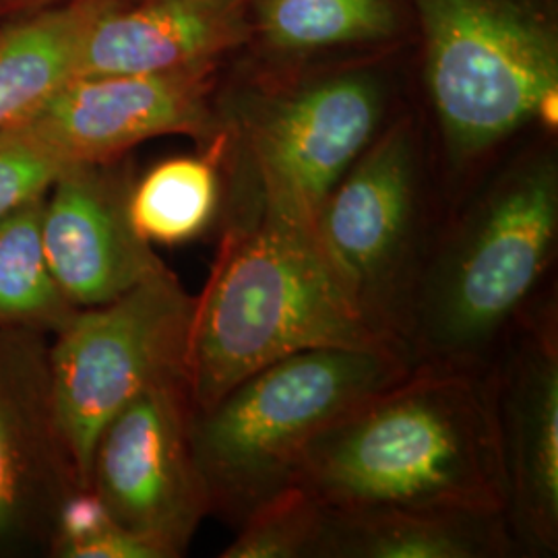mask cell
<instances>
[{
  "instance_id": "6da1fadb",
  "label": "cell",
  "mask_w": 558,
  "mask_h": 558,
  "mask_svg": "<svg viewBox=\"0 0 558 558\" xmlns=\"http://www.w3.org/2000/svg\"><path fill=\"white\" fill-rule=\"evenodd\" d=\"M294 486L333 509L507 505L493 380L486 371L414 364L327 426Z\"/></svg>"
},
{
  "instance_id": "7a4b0ae2",
  "label": "cell",
  "mask_w": 558,
  "mask_h": 558,
  "mask_svg": "<svg viewBox=\"0 0 558 558\" xmlns=\"http://www.w3.org/2000/svg\"><path fill=\"white\" fill-rule=\"evenodd\" d=\"M218 230L191 329L193 410L214 405L248 375L304 350L387 348L405 354L360 313L315 220L236 201L223 203Z\"/></svg>"
},
{
  "instance_id": "3957f363",
  "label": "cell",
  "mask_w": 558,
  "mask_h": 558,
  "mask_svg": "<svg viewBox=\"0 0 558 558\" xmlns=\"http://www.w3.org/2000/svg\"><path fill=\"white\" fill-rule=\"evenodd\" d=\"M476 182L445 209L420 271L401 331L412 364L486 371L555 283V147L536 145Z\"/></svg>"
},
{
  "instance_id": "277c9868",
  "label": "cell",
  "mask_w": 558,
  "mask_h": 558,
  "mask_svg": "<svg viewBox=\"0 0 558 558\" xmlns=\"http://www.w3.org/2000/svg\"><path fill=\"white\" fill-rule=\"evenodd\" d=\"M445 209L511 141L558 122V34L534 0H414Z\"/></svg>"
},
{
  "instance_id": "5b68a950",
  "label": "cell",
  "mask_w": 558,
  "mask_h": 558,
  "mask_svg": "<svg viewBox=\"0 0 558 558\" xmlns=\"http://www.w3.org/2000/svg\"><path fill=\"white\" fill-rule=\"evenodd\" d=\"M412 366L387 348L304 350L193 410L191 437L211 515L240 527L294 486L300 458L317 435Z\"/></svg>"
},
{
  "instance_id": "8992f818",
  "label": "cell",
  "mask_w": 558,
  "mask_h": 558,
  "mask_svg": "<svg viewBox=\"0 0 558 558\" xmlns=\"http://www.w3.org/2000/svg\"><path fill=\"white\" fill-rule=\"evenodd\" d=\"M398 114L389 83L368 71L260 80L218 96L228 135L223 203L255 201L315 220Z\"/></svg>"
},
{
  "instance_id": "52a82bcc",
  "label": "cell",
  "mask_w": 558,
  "mask_h": 558,
  "mask_svg": "<svg viewBox=\"0 0 558 558\" xmlns=\"http://www.w3.org/2000/svg\"><path fill=\"white\" fill-rule=\"evenodd\" d=\"M442 216L445 203L428 180L422 124L401 110L315 218L323 248L360 313L403 352L405 313Z\"/></svg>"
},
{
  "instance_id": "ba28073f",
  "label": "cell",
  "mask_w": 558,
  "mask_h": 558,
  "mask_svg": "<svg viewBox=\"0 0 558 558\" xmlns=\"http://www.w3.org/2000/svg\"><path fill=\"white\" fill-rule=\"evenodd\" d=\"M197 296L163 269L112 302L80 308L50 341L60 422L83 486L104 426L156 385L189 383Z\"/></svg>"
},
{
  "instance_id": "9c48e42d",
  "label": "cell",
  "mask_w": 558,
  "mask_h": 558,
  "mask_svg": "<svg viewBox=\"0 0 558 558\" xmlns=\"http://www.w3.org/2000/svg\"><path fill=\"white\" fill-rule=\"evenodd\" d=\"M191 424L189 383L156 385L104 426L92 453L87 486L120 527L160 558L184 557L211 515Z\"/></svg>"
},
{
  "instance_id": "30bf717a",
  "label": "cell",
  "mask_w": 558,
  "mask_h": 558,
  "mask_svg": "<svg viewBox=\"0 0 558 558\" xmlns=\"http://www.w3.org/2000/svg\"><path fill=\"white\" fill-rule=\"evenodd\" d=\"M493 380L505 515L519 557L558 555V299L550 283L500 345Z\"/></svg>"
},
{
  "instance_id": "8fae6325",
  "label": "cell",
  "mask_w": 558,
  "mask_h": 558,
  "mask_svg": "<svg viewBox=\"0 0 558 558\" xmlns=\"http://www.w3.org/2000/svg\"><path fill=\"white\" fill-rule=\"evenodd\" d=\"M218 69L220 62H207L161 73L75 77L9 129L64 166L119 160L166 135L203 145L221 131Z\"/></svg>"
},
{
  "instance_id": "7c38bea8",
  "label": "cell",
  "mask_w": 558,
  "mask_h": 558,
  "mask_svg": "<svg viewBox=\"0 0 558 558\" xmlns=\"http://www.w3.org/2000/svg\"><path fill=\"white\" fill-rule=\"evenodd\" d=\"M83 486L60 422L50 338L0 329V558L48 555L60 507Z\"/></svg>"
},
{
  "instance_id": "4fadbf2b",
  "label": "cell",
  "mask_w": 558,
  "mask_h": 558,
  "mask_svg": "<svg viewBox=\"0 0 558 558\" xmlns=\"http://www.w3.org/2000/svg\"><path fill=\"white\" fill-rule=\"evenodd\" d=\"M135 172L129 156L69 163L46 191L41 236L48 267L77 308L119 299L166 263L131 220Z\"/></svg>"
},
{
  "instance_id": "5bb4252c",
  "label": "cell",
  "mask_w": 558,
  "mask_h": 558,
  "mask_svg": "<svg viewBox=\"0 0 558 558\" xmlns=\"http://www.w3.org/2000/svg\"><path fill=\"white\" fill-rule=\"evenodd\" d=\"M255 0H135L104 11L83 38L77 77L161 73L221 57L253 36Z\"/></svg>"
},
{
  "instance_id": "9a60e30c",
  "label": "cell",
  "mask_w": 558,
  "mask_h": 558,
  "mask_svg": "<svg viewBox=\"0 0 558 558\" xmlns=\"http://www.w3.org/2000/svg\"><path fill=\"white\" fill-rule=\"evenodd\" d=\"M502 511L325 507L317 558H515Z\"/></svg>"
},
{
  "instance_id": "2e32d148",
  "label": "cell",
  "mask_w": 558,
  "mask_h": 558,
  "mask_svg": "<svg viewBox=\"0 0 558 558\" xmlns=\"http://www.w3.org/2000/svg\"><path fill=\"white\" fill-rule=\"evenodd\" d=\"M112 0H71L15 15L0 29V131L77 77L83 38Z\"/></svg>"
},
{
  "instance_id": "e0dca14e",
  "label": "cell",
  "mask_w": 558,
  "mask_h": 558,
  "mask_svg": "<svg viewBox=\"0 0 558 558\" xmlns=\"http://www.w3.org/2000/svg\"><path fill=\"white\" fill-rule=\"evenodd\" d=\"M199 147L193 156L158 161L143 177H135L131 220L149 244H186L218 228L226 195V131Z\"/></svg>"
},
{
  "instance_id": "ac0fdd59",
  "label": "cell",
  "mask_w": 558,
  "mask_h": 558,
  "mask_svg": "<svg viewBox=\"0 0 558 558\" xmlns=\"http://www.w3.org/2000/svg\"><path fill=\"white\" fill-rule=\"evenodd\" d=\"M46 193L0 218V329L57 336L80 311L52 276L41 236Z\"/></svg>"
},
{
  "instance_id": "d6986e66",
  "label": "cell",
  "mask_w": 558,
  "mask_h": 558,
  "mask_svg": "<svg viewBox=\"0 0 558 558\" xmlns=\"http://www.w3.org/2000/svg\"><path fill=\"white\" fill-rule=\"evenodd\" d=\"M251 25L279 59H304L327 48L389 40L399 21L391 0H255Z\"/></svg>"
},
{
  "instance_id": "ffe728a7",
  "label": "cell",
  "mask_w": 558,
  "mask_h": 558,
  "mask_svg": "<svg viewBox=\"0 0 558 558\" xmlns=\"http://www.w3.org/2000/svg\"><path fill=\"white\" fill-rule=\"evenodd\" d=\"M325 505L299 486L267 500L246 519L221 558H317Z\"/></svg>"
},
{
  "instance_id": "44dd1931",
  "label": "cell",
  "mask_w": 558,
  "mask_h": 558,
  "mask_svg": "<svg viewBox=\"0 0 558 558\" xmlns=\"http://www.w3.org/2000/svg\"><path fill=\"white\" fill-rule=\"evenodd\" d=\"M48 557L160 558L147 542L120 527L94 490L77 488L60 507Z\"/></svg>"
},
{
  "instance_id": "7402d4cb",
  "label": "cell",
  "mask_w": 558,
  "mask_h": 558,
  "mask_svg": "<svg viewBox=\"0 0 558 558\" xmlns=\"http://www.w3.org/2000/svg\"><path fill=\"white\" fill-rule=\"evenodd\" d=\"M64 163L17 129L0 131V218L50 189Z\"/></svg>"
},
{
  "instance_id": "603a6c76",
  "label": "cell",
  "mask_w": 558,
  "mask_h": 558,
  "mask_svg": "<svg viewBox=\"0 0 558 558\" xmlns=\"http://www.w3.org/2000/svg\"><path fill=\"white\" fill-rule=\"evenodd\" d=\"M71 0H15V9H13V17L15 15H23V13H32V11H40V9H48V7H57V4H64ZM119 4H129L135 0H112Z\"/></svg>"
},
{
  "instance_id": "cb8c5ba5",
  "label": "cell",
  "mask_w": 558,
  "mask_h": 558,
  "mask_svg": "<svg viewBox=\"0 0 558 558\" xmlns=\"http://www.w3.org/2000/svg\"><path fill=\"white\" fill-rule=\"evenodd\" d=\"M13 9H15V0H0V29L13 17Z\"/></svg>"
}]
</instances>
